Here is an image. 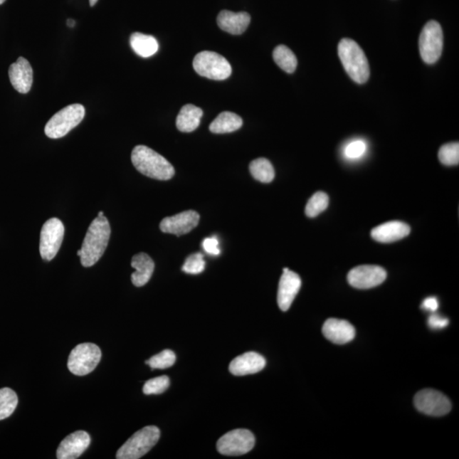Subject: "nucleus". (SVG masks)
<instances>
[{"mask_svg": "<svg viewBox=\"0 0 459 459\" xmlns=\"http://www.w3.org/2000/svg\"><path fill=\"white\" fill-rule=\"evenodd\" d=\"M322 334L331 342L344 344L351 342L355 338L356 330L347 321L329 318L323 325Z\"/></svg>", "mask_w": 459, "mask_h": 459, "instance_id": "17", "label": "nucleus"}, {"mask_svg": "<svg viewBox=\"0 0 459 459\" xmlns=\"http://www.w3.org/2000/svg\"><path fill=\"white\" fill-rule=\"evenodd\" d=\"M64 233L63 222L58 218H52L43 224L39 243V252L43 260L51 261L58 255Z\"/></svg>", "mask_w": 459, "mask_h": 459, "instance_id": "10", "label": "nucleus"}, {"mask_svg": "<svg viewBox=\"0 0 459 459\" xmlns=\"http://www.w3.org/2000/svg\"><path fill=\"white\" fill-rule=\"evenodd\" d=\"M90 436L84 431H78L70 434L61 441L56 458L58 459H75L80 458L90 444Z\"/></svg>", "mask_w": 459, "mask_h": 459, "instance_id": "15", "label": "nucleus"}, {"mask_svg": "<svg viewBox=\"0 0 459 459\" xmlns=\"http://www.w3.org/2000/svg\"><path fill=\"white\" fill-rule=\"evenodd\" d=\"M414 406L419 412L433 417H441L452 409L451 401L443 393L426 389L414 397Z\"/></svg>", "mask_w": 459, "mask_h": 459, "instance_id": "11", "label": "nucleus"}, {"mask_svg": "<svg viewBox=\"0 0 459 459\" xmlns=\"http://www.w3.org/2000/svg\"><path fill=\"white\" fill-rule=\"evenodd\" d=\"M131 266L135 272L131 275V281L135 287H142L150 281L155 265L152 258L145 253H139L132 258Z\"/></svg>", "mask_w": 459, "mask_h": 459, "instance_id": "21", "label": "nucleus"}, {"mask_svg": "<svg viewBox=\"0 0 459 459\" xmlns=\"http://www.w3.org/2000/svg\"><path fill=\"white\" fill-rule=\"evenodd\" d=\"M202 245L205 252L209 255L214 256L220 255L221 249L218 248V240L216 238H205Z\"/></svg>", "mask_w": 459, "mask_h": 459, "instance_id": "34", "label": "nucleus"}, {"mask_svg": "<svg viewBox=\"0 0 459 459\" xmlns=\"http://www.w3.org/2000/svg\"><path fill=\"white\" fill-rule=\"evenodd\" d=\"M6 1V0H0V4H2Z\"/></svg>", "mask_w": 459, "mask_h": 459, "instance_id": "41", "label": "nucleus"}, {"mask_svg": "<svg viewBox=\"0 0 459 459\" xmlns=\"http://www.w3.org/2000/svg\"><path fill=\"white\" fill-rule=\"evenodd\" d=\"M102 359V352L97 345L84 343L77 345L70 353L68 367L74 375L85 376L95 369Z\"/></svg>", "mask_w": 459, "mask_h": 459, "instance_id": "7", "label": "nucleus"}, {"mask_svg": "<svg viewBox=\"0 0 459 459\" xmlns=\"http://www.w3.org/2000/svg\"><path fill=\"white\" fill-rule=\"evenodd\" d=\"M77 255H78V257H80L82 255L81 249H80V250L78 251Z\"/></svg>", "mask_w": 459, "mask_h": 459, "instance_id": "39", "label": "nucleus"}, {"mask_svg": "<svg viewBox=\"0 0 459 459\" xmlns=\"http://www.w3.org/2000/svg\"><path fill=\"white\" fill-rule=\"evenodd\" d=\"M242 126L241 117L234 112H223L209 125V130L213 134H226L234 132Z\"/></svg>", "mask_w": 459, "mask_h": 459, "instance_id": "24", "label": "nucleus"}, {"mask_svg": "<svg viewBox=\"0 0 459 459\" xmlns=\"http://www.w3.org/2000/svg\"><path fill=\"white\" fill-rule=\"evenodd\" d=\"M366 151V145L364 142L355 141L349 144L345 148V156L349 159H359Z\"/></svg>", "mask_w": 459, "mask_h": 459, "instance_id": "33", "label": "nucleus"}, {"mask_svg": "<svg viewBox=\"0 0 459 459\" xmlns=\"http://www.w3.org/2000/svg\"><path fill=\"white\" fill-rule=\"evenodd\" d=\"M251 17L247 12H231L222 11L217 17L218 27L225 32L233 35H240L246 31L250 24Z\"/></svg>", "mask_w": 459, "mask_h": 459, "instance_id": "20", "label": "nucleus"}, {"mask_svg": "<svg viewBox=\"0 0 459 459\" xmlns=\"http://www.w3.org/2000/svg\"><path fill=\"white\" fill-rule=\"evenodd\" d=\"M255 438L251 431L238 428L221 437L217 443L218 452L226 456H240L251 451Z\"/></svg>", "mask_w": 459, "mask_h": 459, "instance_id": "9", "label": "nucleus"}, {"mask_svg": "<svg viewBox=\"0 0 459 459\" xmlns=\"http://www.w3.org/2000/svg\"><path fill=\"white\" fill-rule=\"evenodd\" d=\"M205 268L204 255L201 253H196L187 257L182 266V270L187 274H200Z\"/></svg>", "mask_w": 459, "mask_h": 459, "instance_id": "32", "label": "nucleus"}, {"mask_svg": "<svg viewBox=\"0 0 459 459\" xmlns=\"http://www.w3.org/2000/svg\"><path fill=\"white\" fill-rule=\"evenodd\" d=\"M419 52L427 64H434L440 58L443 50V32L439 23L428 21L419 37Z\"/></svg>", "mask_w": 459, "mask_h": 459, "instance_id": "8", "label": "nucleus"}, {"mask_svg": "<svg viewBox=\"0 0 459 459\" xmlns=\"http://www.w3.org/2000/svg\"><path fill=\"white\" fill-rule=\"evenodd\" d=\"M98 216H104V213L102 211L99 212Z\"/></svg>", "mask_w": 459, "mask_h": 459, "instance_id": "40", "label": "nucleus"}, {"mask_svg": "<svg viewBox=\"0 0 459 459\" xmlns=\"http://www.w3.org/2000/svg\"><path fill=\"white\" fill-rule=\"evenodd\" d=\"M273 59L278 67L287 73H295L298 60L290 48L285 46H278L273 51Z\"/></svg>", "mask_w": 459, "mask_h": 459, "instance_id": "26", "label": "nucleus"}, {"mask_svg": "<svg viewBox=\"0 0 459 459\" xmlns=\"http://www.w3.org/2000/svg\"><path fill=\"white\" fill-rule=\"evenodd\" d=\"M410 231V226L404 222L389 221L375 227L371 230V236L375 241L390 243L406 238Z\"/></svg>", "mask_w": 459, "mask_h": 459, "instance_id": "19", "label": "nucleus"}, {"mask_svg": "<svg viewBox=\"0 0 459 459\" xmlns=\"http://www.w3.org/2000/svg\"><path fill=\"white\" fill-rule=\"evenodd\" d=\"M448 318L439 316V315L433 314L428 317V325L433 329H441L448 325Z\"/></svg>", "mask_w": 459, "mask_h": 459, "instance_id": "35", "label": "nucleus"}, {"mask_svg": "<svg viewBox=\"0 0 459 459\" xmlns=\"http://www.w3.org/2000/svg\"><path fill=\"white\" fill-rule=\"evenodd\" d=\"M249 172L256 181L262 183L272 182L275 178V170L272 163L263 157L252 161L249 165Z\"/></svg>", "mask_w": 459, "mask_h": 459, "instance_id": "25", "label": "nucleus"}, {"mask_svg": "<svg viewBox=\"0 0 459 459\" xmlns=\"http://www.w3.org/2000/svg\"><path fill=\"white\" fill-rule=\"evenodd\" d=\"M438 157L440 163L444 165H458L459 164L458 142L448 143L441 147L440 148Z\"/></svg>", "mask_w": 459, "mask_h": 459, "instance_id": "30", "label": "nucleus"}, {"mask_svg": "<svg viewBox=\"0 0 459 459\" xmlns=\"http://www.w3.org/2000/svg\"><path fill=\"white\" fill-rule=\"evenodd\" d=\"M98 2V0H90V6H95V4Z\"/></svg>", "mask_w": 459, "mask_h": 459, "instance_id": "38", "label": "nucleus"}, {"mask_svg": "<svg viewBox=\"0 0 459 459\" xmlns=\"http://www.w3.org/2000/svg\"><path fill=\"white\" fill-rule=\"evenodd\" d=\"M199 213L187 211L176 216L164 218L160 223V230L164 233L178 236L189 233L199 225Z\"/></svg>", "mask_w": 459, "mask_h": 459, "instance_id": "13", "label": "nucleus"}, {"mask_svg": "<svg viewBox=\"0 0 459 459\" xmlns=\"http://www.w3.org/2000/svg\"><path fill=\"white\" fill-rule=\"evenodd\" d=\"M301 287V279L300 275L287 268L283 269V274L280 279L278 303L279 308L283 312H287L294 302L295 297Z\"/></svg>", "mask_w": 459, "mask_h": 459, "instance_id": "14", "label": "nucleus"}, {"mask_svg": "<svg viewBox=\"0 0 459 459\" xmlns=\"http://www.w3.org/2000/svg\"><path fill=\"white\" fill-rule=\"evenodd\" d=\"M176 354L170 349H164L147 360L146 364L152 367V369H166L176 364Z\"/></svg>", "mask_w": 459, "mask_h": 459, "instance_id": "29", "label": "nucleus"}, {"mask_svg": "<svg viewBox=\"0 0 459 459\" xmlns=\"http://www.w3.org/2000/svg\"><path fill=\"white\" fill-rule=\"evenodd\" d=\"M68 27L73 28L74 26H75V21H74L73 20L69 19L68 21Z\"/></svg>", "mask_w": 459, "mask_h": 459, "instance_id": "37", "label": "nucleus"}, {"mask_svg": "<svg viewBox=\"0 0 459 459\" xmlns=\"http://www.w3.org/2000/svg\"><path fill=\"white\" fill-rule=\"evenodd\" d=\"M386 270L379 265H364L357 266L348 274V282L358 290H369L386 281Z\"/></svg>", "mask_w": 459, "mask_h": 459, "instance_id": "12", "label": "nucleus"}, {"mask_svg": "<svg viewBox=\"0 0 459 459\" xmlns=\"http://www.w3.org/2000/svg\"><path fill=\"white\" fill-rule=\"evenodd\" d=\"M266 364L263 357L256 352H247L236 357L229 366V371L235 376H244L259 373Z\"/></svg>", "mask_w": 459, "mask_h": 459, "instance_id": "18", "label": "nucleus"}, {"mask_svg": "<svg viewBox=\"0 0 459 459\" xmlns=\"http://www.w3.org/2000/svg\"><path fill=\"white\" fill-rule=\"evenodd\" d=\"M85 116V109L81 104H73L56 112L47 122L45 133L51 139H59L80 124Z\"/></svg>", "mask_w": 459, "mask_h": 459, "instance_id": "4", "label": "nucleus"}, {"mask_svg": "<svg viewBox=\"0 0 459 459\" xmlns=\"http://www.w3.org/2000/svg\"><path fill=\"white\" fill-rule=\"evenodd\" d=\"M194 68L200 76L213 80H225L231 75L229 61L213 51H202L195 56Z\"/></svg>", "mask_w": 459, "mask_h": 459, "instance_id": "6", "label": "nucleus"}, {"mask_svg": "<svg viewBox=\"0 0 459 459\" xmlns=\"http://www.w3.org/2000/svg\"><path fill=\"white\" fill-rule=\"evenodd\" d=\"M438 306V300L435 297H430V298L426 299L422 304V308L431 312H436Z\"/></svg>", "mask_w": 459, "mask_h": 459, "instance_id": "36", "label": "nucleus"}, {"mask_svg": "<svg viewBox=\"0 0 459 459\" xmlns=\"http://www.w3.org/2000/svg\"><path fill=\"white\" fill-rule=\"evenodd\" d=\"M160 438L159 428L147 426L130 437L117 453V459H139L154 447Z\"/></svg>", "mask_w": 459, "mask_h": 459, "instance_id": "5", "label": "nucleus"}, {"mask_svg": "<svg viewBox=\"0 0 459 459\" xmlns=\"http://www.w3.org/2000/svg\"><path fill=\"white\" fill-rule=\"evenodd\" d=\"M19 397L10 388L0 389V421L11 416L15 412Z\"/></svg>", "mask_w": 459, "mask_h": 459, "instance_id": "27", "label": "nucleus"}, {"mask_svg": "<svg viewBox=\"0 0 459 459\" xmlns=\"http://www.w3.org/2000/svg\"><path fill=\"white\" fill-rule=\"evenodd\" d=\"M9 77L14 89L21 94H27L32 88L33 80V68L29 61L19 58L9 68Z\"/></svg>", "mask_w": 459, "mask_h": 459, "instance_id": "16", "label": "nucleus"}, {"mask_svg": "<svg viewBox=\"0 0 459 459\" xmlns=\"http://www.w3.org/2000/svg\"><path fill=\"white\" fill-rule=\"evenodd\" d=\"M204 115L202 109L194 105H185L177 116V129L184 133H190L199 128L201 117Z\"/></svg>", "mask_w": 459, "mask_h": 459, "instance_id": "22", "label": "nucleus"}, {"mask_svg": "<svg viewBox=\"0 0 459 459\" xmlns=\"http://www.w3.org/2000/svg\"><path fill=\"white\" fill-rule=\"evenodd\" d=\"M131 160L139 173L154 180L169 181L174 176L173 165L148 147H135L131 154Z\"/></svg>", "mask_w": 459, "mask_h": 459, "instance_id": "2", "label": "nucleus"}, {"mask_svg": "<svg viewBox=\"0 0 459 459\" xmlns=\"http://www.w3.org/2000/svg\"><path fill=\"white\" fill-rule=\"evenodd\" d=\"M130 43L135 53L143 58H150L159 51V43L151 35L134 33L131 34Z\"/></svg>", "mask_w": 459, "mask_h": 459, "instance_id": "23", "label": "nucleus"}, {"mask_svg": "<svg viewBox=\"0 0 459 459\" xmlns=\"http://www.w3.org/2000/svg\"><path fill=\"white\" fill-rule=\"evenodd\" d=\"M111 236V227L105 216H98L92 221L83 243L81 264L90 268L97 263L106 251Z\"/></svg>", "mask_w": 459, "mask_h": 459, "instance_id": "1", "label": "nucleus"}, {"mask_svg": "<svg viewBox=\"0 0 459 459\" xmlns=\"http://www.w3.org/2000/svg\"><path fill=\"white\" fill-rule=\"evenodd\" d=\"M169 379L168 376H160L148 380L144 384L143 393L146 395H159L168 390L169 386Z\"/></svg>", "mask_w": 459, "mask_h": 459, "instance_id": "31", "label": "nucleus"}, {"mask_svg": "<svg viewBox=\"0 0 459 459\" xmlns=\"http://www.w3.org/2000/svg\"><path fill=\"white\" fill-rule=\"evenodd\" d=\"M338 53L352 80L359 85L365 84L370 76L369 64L359 45L351 38H343L339 43Z\"/></svg>", "mask_w": 459, "mask_h": 459, "instance_id": "3", "label": "nucleus"}, {"mask_svg": "<svg viewBox=\"0 0 459 459\" xmlns=\"http://www.w3.org/2000/svg\"><path fill=\"white\" fill-rule=\"evenodd\" d=\"M329 199L325 192L318 191L308 201L305 207V213L310 218L317 217L329 206Z\"/></svg>", "mask_w": 459, "mask_h": 459, "instance_id": "28", "label": "nucleus"}]
</instances>
